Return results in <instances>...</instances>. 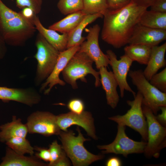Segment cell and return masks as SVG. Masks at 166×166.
I'll return each mask as SVG.
<instances>
[{
    "instance_id": "39",
    "label": "cell",
    "mask_w": 166,
    "mask_h": 166,
    "mask_svg": "<svg viewBox=\"0 0 166 166\" xmlns=\"http://www.w3.org/2000/svg\"><path fill=\"white\" fill-rule=\"evenodd\" d=\"M65 153L61 157L54 162L52 166H68L70 165V163L66 156Z\"/></svg>"
},
{
    "instance_id": "27",
    "label": "cell",
    "mask_w": 166,
    "mask_h": 166,
    "mask_svg": "<svg viewBox=\"0 0 166 166\" xmlns=\"http://www.w3.org/2000/svg\"><path fill=\"white\" fill-rule=\"evenodd\" d=\"M82 10L87 14L101 13L103 15L108 9L106 0H83Z\"/></svg>"
},
{
    "instance_id": "8",
    "label": "cell",
    "mask_w": 166,
    "mask_h": 166,
    "mask_svg": "<svg viewBox=\"0 0 166 166\" xmlns=\"http://www.w3.org/2000/svg\"><path fill=\"white\" fill-rule=\"evenodd\" d=\"M147 125L148 139L144 152L147 157H159L161 150L166 145V128L156 120L148 107L142 105Z\"/></svg>"
},
{
    "instance_id": "16",
    "label": "cell",
    "mask_w": 166,
    "mask_h": 166,
    "mask_svg": "<svg viewBox=\"0 0 166 166\" xmlns=\"http://www.w3.org/2000/svg\"><path fill=\"white\" fill-rule=\"evenodd\" d=\"M0 100L14 101L32 106L38 104L41 96L32 88H10L0 86Z\"/></svg>"
},
{
    "instance_id": "20",
    "label": "cell",
    "mask_w": 166,
    "mask_h": 166,
    "mask_svg": "<svg viewBox=\"0 0 166 166\" xmlns=\"http://www.w3.org/2000/svg\"><path fill=\"white\" fill-rule=\"evenodd\" d=\"M36 156L18 154L8 147L0 166H44L47 165Z\"/></svg>"
},
{
    "instance_id": "5",
    "label": "cell",
    "mask_w": 166,
    "mask_h": 166,
    "mask_svg": "<svg viewBox=\"0 0 166 166\" xmlns=\"http://www.w3.org/2000/svg\"><path fill=\"white\" fill-rule=\"evenodd\" d=\"M35 44L37 51L34 57L37 61V65L34 82L36 85L38 86L51 73L60 52L39 33L36 36Z\"/></svg>"
},
{
    "instance_id": "1",
    "label": "cell",
    "mask_w": 166,
    "mask_h": 166,
    "mask_svg": "<svg viewBox=\"0 0 166 166\" xmlns=\"http://www.w3.org/2000/svg\"><path fill=\"white\" fill-rule=\"evenodd\" d=\"M147 8L132 0L124 7L115 10L107 9L103 14L102 39L119 49L128 44L134 29Z\"/></svg>"
},
{
    "instance_id": "30",
    "label": "cell",
    "mask_w": 166,
    "mask_h": 166,
    "mask_svg": "<svg viewBox=\"0 0 166 166\" xmlns=\"http://www.w3.org/2000/svg\"><path fill=\"white\" fill-rule=\"evenodd\" d=\"M49 151L51 160L48 166H52V165L60 158L65 153L62 148L61 146L59 144L57 141L55 140L50 145Z\"/></svg>"
},
{
    "instance_id": "32",
    "label": "cell",
    "mask_w": 166,
    "mask_h": 166,
    "mask_svg": "<svg viewBox=\"0 0 166 166\" xmlns=\"http://www.w3.org/2000/svg\"><path fill=\"white\" fill-rule=\"evenodd\" d=\"M67 107L71 112L77 114L82 113L84 110L85 106L83 101L78 98H74L70 100Z\"/></svg>"
},
{
    "instance_id": "35",
    "label": "cell",
    "mask_w": 166,
    "mask_h": 166,
    "mask_svg": "<svg viewBox=\"0 0 166 166\" xmlns=\"http://www.w3.org/2000/svg\"><path fill=\"white\" fill-rule=\"evenodd\" d=\"M150 7L151 10L166 13V0H155Z\"/></svg>"
},
{
    "instance_id": "34",
    "label": "cell",
    "mask_w": 166,
    "mask_h": 166,
    "mask_svg": "<svg viewBox=\"0 0 166 166\" xmlns=\"http://www.w3.org/2000/svg\"><path fill=\"white\" fill-rule=\"evenodd\" d=\"M34 149L37 151L35 153L36 157L46 162L50 161L51 157L49 149L37 146L34 147Z\"/></svg>"
},
{
    "instance_id": "40",
    "label": "cell",
    "mask_w": 166,
    "mask_h": 166,
    "mask_svg": "<svg viewBox=\"0 0 166 166\" xmlns=\"http://www.w3.org/2000/svg\"><path fill=\"white\" fill-rule=\"evenodd\" d=\"M107 166H121L122 165L121 160L118 157H113L109 158L106 161Z\"/></svg>"
},
{
    "instance_id": "11",
    "label": "cell",
    "mask_w": 166,
    "mask_h": 166,
    "mask_svg": "<svg viewBox=\"0 0 166 166\" xmlns=\"http://www.w3.org/2000/svg\"><path fill=\"white\" fill-rule=\"evenodd\" d=\"M101 28L97 24L90 27L86 37V40L80 45L78 51L83 52L94 62L97 69L101 67H107L110 61L107 54L101 50L99 44V36Z\"/></svg>"
},
{
    "instance_id": "28",
    "label": "cell",
    "mask_w": 166,
    "mask_h": 166,
    "mask_svg": "<svg viewBox=\"0 0 166 166\" xmlns=\"http://www.w3.org/2000/svg\"><path fill=\"white\" fill-rule=\"evenodd\" d=\"M57 7L62 14L68 15L82 10L83 1V0H59Z\"/></svg>"
},
{
    "instance_id": "38",
    "label": "cell",
    "mask_w": 166,
    "mask_h": 166,
    "mask_svg": "<svg viewBox=\"0 0 166 166\" xmlns=\"http://www.w3.org/2000/svg\"><path fill=\"white\" fill-rule=\"evenodd\" d=\"M6 43L0 33V60L4 58L6 53Z\"/></svg>"
},
{
    "instance_id": "6",
    "label": "cell",
    "mask_w": 166,
    "mask_h": 166,
    "mask_svg": "<svg viewBox=\"0 0 166 166\" xmlns=\"http://www.w3.org/2000/svg\"><path fill=\"white\" fill-rule=\"evenodd\" d=\"M128 74L132 84L143 97L142 105L150 109L155 115L161 107L166 106V93L160 91L152 85L145 77L143 71L131 70Z\"/></svg>"
},
{
    "instance_id": "14",
    "label": "cell",
    "mask_w": 166,
    "mask_h": 166,
    "mask_svg": "<svg viewBox=\"0 0 166 166\" xmlns=\"http://www.w3.org/2000/svg\"><path fill=\"white\" fill-rule=\"evenodd\" d=\"M80 45H77L60 52L57 63L49 76L41 84L40 91H44L45 95L48 94L53 87L56 85L64 86L66 82L61 79L60 74L62 72L68 63L80 49Z\"/></svg>"
},
{
    "instance_id": "17",
    "label": "cell",
    "mask_w": 166,
    "mask_h": 166,
    "mask_svg": "<svg viewBox=\"0 0 166 166\" xmlns=\"http://www.w3.org/2000/svg\"><path fill=\"white\" fill-rule=\"evenodd\" d=\"M99 69L100 82L105 93L107 104L112 109H115L120 100L117 91V82L113 72L108 71L107 67L102 66Z\"/></svg>"
},
{
    "instance_id": "24",
    "label": "cell",
    "mask_w": 166,
    "mask_h": 166,
    "mask_svg": "<svg viewBox=\"0 0 166 166\" xmlns=\"http://www.w3.org/2000/svg\"><path fill=\"white\" fill-rule=\"evenodd\" d=\"M152 47L141 44H129L124 48V54L133 61L147 65L150 56Z\"/></svg>"
},
{
    "instance_id": "36",
    "label": "cell",
    "mask_w": 166,
    "mask_h": 166,
    "mask_svg": "<svg viewBox=\"0 0 166 166\" xmlns=\"http://www.w3.org/2000/svg\"><path fill=\"white\" fill-rule=\"evenodd\" d=\"M161 112L158 115H155V117L158 122L163 126L166 127V106L160 108Z\"/></svg>"
},
{
    "instance_id": "29",
    "label": "cell",
    "mask_w": 166,
    "mask_h": 166,
    "mask_svg": "<svg viewBox=\"0 0 166 166\" xmlns=\"http://www.w3.org/2000/svg\"><path fill=\"white\" fill-rule=\"evenodd\" d=\"M150 83L160 91L166 93V68L154 75L149 81Z\"/></svg>"
},
{
    "instance_id": "31",
    "label": "cell",
    "mask_w": 166,
    "mask_h": 166,
    "mask_svg": "<svg viewBox=\"0 0 166 166\" xmlns=\"http://www.w3.org/2000/svg\"><path fill=\"white\" fill-rule=\"evenodd\" d=\"M16 2L17 6L19 9H22L26 7H30L37 15L41 10L42 0H16Z\"/></svg>"
},
{
    "instance_id": "26",
    "label": "cell",
    "mask_w": 166,
    "mask_h": 166,
    "mask_svg": "<svg viewBox=\"0 0 166 166\" xmlns=\"http://www.w3.org/2000/svg\"><path fill=\"white\" fill-rule=\"evenodd\" d=\"M5 143L8 147L18 154L24 155L29 154L33 156L34 153V148L26 138L15 137L10 139Z\"/></svg>"
},
{
    "instance_id": "33",
    "label": "cell",
    "mask_w": 166,
    "mask_h": 166,
    "mask_svg": "<svg viewBox=\"0 0 166 166\" xmlns=\"http://www.w3.org/2000/svg\"><path fill=\"white\" fill-rule=\"evenodd\" d=\"M131 0H106L108 9L115 10L121 9L128 5Z\"/></svg>"
},
{
    "instance_id": "13",
    "label": "cell",
    "mask_w": 166,
    "mask_h": 166,
    "mask_svg": "<svg viewBox=\"0 0 166 166\" xmlns=\"http://www.w3.org/2000/svg\"><path fill=\"white\" fill-rule=\"evenodd\" d=\"M57 121L61 131H66L70 126L76 125L84 128L89 136L94 140L97 139L94 119L89 112L84 111L81 114H77L70 111L60 114L57 116Z\"/></svg>"
},
{
    "instance_id": "3",
    "label": "cell",
    "mask_w": 166,
    "mask_h": 166,
    "mask_svg": "<svg viewBox=\"0 0 166 166\" xmlns=\"http://www.w3.org/2000/svg\"><path fill=\"white\" fill-rule=\"evenodd\" d=\"M36 30L32 21L20 12L13 18L0 21V33L6 44L11 46H23L34 36Z\"/></svg>"
},
{
    "instance_id": "2",
    "label": "cell",
    "mask_w": 166,
    "mask_h": 166,
    "mask_svg": "<svg viewBox=\"0 0 166 166\" xmlns=\"http://www.w3.org/2000/svg\"><path fill=\"white\" fill-rule=\"evenodd\" d=\"M77 136L73 131L61 130L59 135L62 144V148L71 160L74 166H86L102 159V155H95L89 152L84 147V143L89 140L85 138L77 127Z\"/></svg>"
},
{
    "instance_id": "9",
    "label": "cell",
    "mask_w": 166,
    "mask_h": 166,
    "mask_svg": "<svg viewBox=\"0 0 166 166\" xmlns=\"http://www.w3.org/2000/svg\"><path fill=\"white\" fill-rule=\"evenodd\" d=\"M125 129V126L118 124L117 134L113 141L108 144L98 145L97 148L102 150L103 154H121L125 157L129 154L144 153L147 142L131 139L126 135Z\"/></svg>"
},
{
    "instance_id": "4",
    "label": "cell",
    "mask_w": 166,
    "mask_h": 166,
    "mask_svg": "<svg viewBox=\"0 0 166 166\" xmlns=\"http://www.w3.org/2000/svg\"><path fill=\"white\" fill-rule=\"evenodd\" d=\"M93 61L85 53L79 51L76 53L69 60L61 73L66 83L73 89L78 88L77 81L80 79L87 82L85 77L91 74L95 78V85L99 87L101 84L99 71L92 67Z\"/></svg>"
},
{
    "instance_id": "18",
    "label": "cell",
    "mask_w": 166,
    "mask_h": 166,
    "mask_svg": "<svg viewBox=\"0 0 166 166\" xmlns=\"http://www.w3.org/2000/svg\"><path fill=\"white\" fill-rule=\"evenodd\" d=\"M32 21L38 33L58 51L61 52L66 49L68 34H60L53 30L45 28L36 15H35Z\"/></svg>"
},
{
    "instance_id": "25",
    "label": "cell",
    "mask_w": 166,
    "mask_h": 166,
    "mask_svg": "<svg viewBox=\"0 0 166 166\" xmlns=\"http://www.w3.org/2000/svg\"><path fill=\"white\" fill-rule=\"evenodd\" d=\"M139 24L152 28L166 30V13L147 10L142 15Z\"/></svg>"
},
{
    "instance_id": "15",
    "label": "cell",
    "mask_w": 166,
    "mask_h": 166,
    "mask_svg": "<svg viewBox=\"0 0 166 166\" xmlns=\"http://www.w3.org/2000/svg\"><path fill=\"white\" fill-rule=\"evenodd\" d=\"M166 39V30L152 28L138 23L135 27L128 44L152 47L158 45Z\"/></svg>"
},
{
    "instance_id": "12",
    "label": "cell",
    "mask_w": 166,
    "mask_h": 166,
    "mask_svg": "<svg viewBox=\"0 0 166 166\" xmlns=\"http://www.w3.org/2000/svg\"><path fill=\"white\" fill-rule=\"evenodd\" d=\"M110 61V64L112 68L113 72L116 79L119 88L121 97L123 98L124 92L126 90L131 93L134 97L136 93L128 85L127 77L133 61L127 56L124 54L117 60V56L111 50L106 51Z\"/></svg>"
},
{
    "instance_id": "22",
    "label": "cell",
    "mask_w": 166,
    "mask_h": 166,
    "mask_svg": "<svg viewBox=\"0 0 166 166\" xmlns=\"http://www.w3.org/2000/svg\"><path fill=\"white\" fill-rule=\"evenodd\" d=\"M103 17L101 13L87 14L76 27L68 34L67 49L77 45H80L84 42L86 38L82 37L83 30L89 24L99 18Z\"/></svg>"
},
{
    "instance_id": "37",
    "label": "cell",
    "mask_w": 166,
    "mask_h": 166,
    "mask_svg": "<svg viewBox=\"0 0 166 166\" xmlns=\"http://www.w3.org/2000/svg\"><path fill=\"white\" fill-rule=\"evenodd\" d=\"M20 12L25 18L31 21L35 15H36L35 14L33 10L29 7H26L24 8Z\"/></svg>"
},
{
    "instance_id": "7",
    "label": "cell",
    "mask_w": 166,
    "mask_h": 166,
    "mask_svg": "<svg viewBox=\"0 0 166 166\" xmlns=\"http://www.w3.org/2000/svg\"><path fill=\"white\" fill-rule=\"evenodd\" d=\"M134 100H127L130 109L124 114L117 115L109 117L110 120L118 124L127 126L138 132L142 138L147 142L148 139L147 125L142 109L143 97L138 91Z\"/></svg>"
},
{
    "instance_id": "41",
    "label": "cell",
    "mask_w": 166,
    "mask_h": 166,
    "mask_svg": "<svg viewBox=\"0 0 166 166\" xmlns=\"http://www.w3.org/2000/svg\"><path fill=\"white\" fill-rule=\"evenodd\" d=\"M140 5L147 8L150 6L154 3L155 0H132Z\"/></svg>"
},
{
    "instance_id": "21",
    "label": "cell",
    "mask_w": 166,
    "mask_h": 166,
    "mask_svg": "<svg viewBox=\"0 0 166 166\" xmlns=\"http://www.w3.org/2000/svg\"><path fill=\"white\" fill-rule=\"evenodd\" d=\"M28 132L26 124H23L21 119L13 116L12 121L0 126V140L5 143L15 137L26 138Z\"/></svg>"
},
{
    "instance_id": "19",
    "label": "cell",
    "mask_w": 166,
    "mask_h": 166,
    "mask_svg": "<svg viewBox=\"0 0 166 166\" xmlns=\"http://www.w3.org/2000/svg\"><path fill=\"white\" fill-rule=\"evenodd\" d=\"M166 51V42L160 46L157 45L152 47L150 57L147 66L143 71L145 77L148 81L160 69L165 67Z\"/></svg>"
},
{
    "instance_id": "10",
    "label": "cell",
    "mask_w": 166,
    "mask_h": 166,
    "mask_svg": "<svg viewBox=\"0 0 166 166\" xmlns=\"http://www.w3.org/2000/svg\"><path fill=\"white\" fill-rule=\"evenodd\" d=\"M26 124L28 132L49 136L59 135L61 130L57 121V116L49 112L37 111L27 118Z\"/></svg>"
},
{
    "instance_id": "23",
    "label": "cell",
    "mask_w": 166,
    "mask_h": 166,
    "mask_svg": "<svg viewBox=\"0 0 166 166\" xmlns=\"http://www.w3.org/2000/svg\"><path fill=\"white\" fill-rule=\"evenodd\" d=\"M87 14L81 10L69 14L49 27V29L69 34L82 21Z\"/></svg>"
}]
</instances>
